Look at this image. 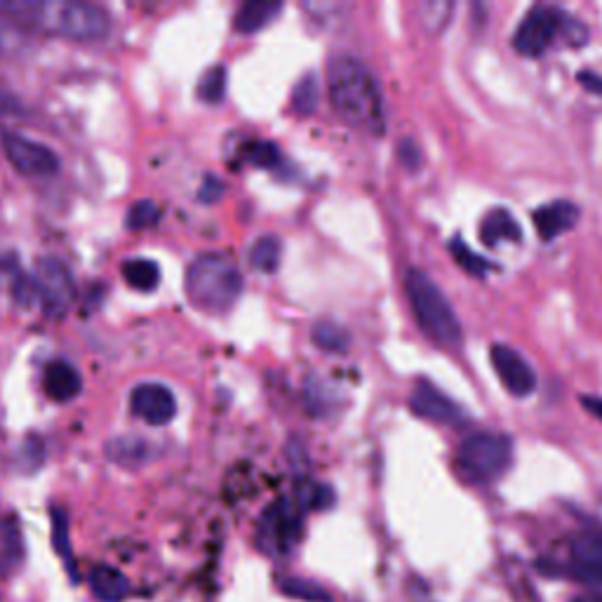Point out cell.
Returning a JSON list of instances; mask_svg holds the SVG:
<instances>
[{
	"instance_id": "6da1fadb",
	"label": "cell",
	"mask_w": 602,
	"mask_h": 602,
	"mask_svg": "<svg viewBox=\"0 0 602 602\" xmlns=\"http://www.w3.org/2000/svg\"><path fill=\"white\" fill-rule=\"evenodd\" d=\"M327 88L334 111L344 123L379 135L384 130V106L372 73L353 57H334L327 64Z\"/></svg>"
},
{
	"instance_id": "7a4b0ae2",
	"label": "cell",
	"mask_w": 602,
	"mask_h": 602,
	"mask_svg": "<svg viewBox=\"0 0 602 602\" xmlns=\"http://www.w3.org/2000/svg\"><path fill=\"white\" fill-rule=\"evenodd\" d=\"M0 15L71 40H102L111 29V19L102 8L76 0H0Z\"/></svg>"
},
{
	"instance_id": "3957f363",
	"label": "cell",
	"mask_w": 602,
	"mask_h": 602,
	"mask_svg": "<svg viewBox=\"0 0 602 602\" xmlns=\"http://www.w3.org/2000/svg\"><path fill=\"white\" fill-rule=\"evenodd\" d=\"M243 292V276L236 264L219 254H205L186 273V294L191 304L210 313H224Z\"/></svg>"
},
{
	"instance_id": "277c9868",
	"label": "cell",
	"mask_w": 602,
	"mask_h": 602,
	"mask_svg": "<svg viewBox=\"0 0 602 602\" xmlns=\"http://www.w3.org/2000/svg\"><path fill=\"white\" fill-rule=\"evenodd\" d=\"M405 292L421 330L438 344L457 346L461 341V325L438 285L424 271L412 269L405 276Z\"/></svg>"
},
{
	"instance_id": "5b68a950",
	"label": "cell",
	"mask_w": 602,
	"mask_h": 602,
	"mask_svg": "<svg viewBox=\"0 0 602 602\" xmlns=\"http://www.w3.org/2000/svg\"><path fill=\"white\" fill-rule=\"evenodd\" d=\"M513 443L499 433H473L459 445V466L476 483H490L511 466Z\"/></svg>"
},
{
	"instance_id": "8992f818",
	"label": "cell",
	"mask_w": 602,
	"mask_h": 602,
	"mask_svg": "<svg viewBox=\"0 0 602 602\" xmlns=\"http://www.w3.org/2000/svg\"><path fill=\"white\" fill-rule=\"evenodd\" d=\"M33 283H36L40 306L50 318L64 316L76 301V283H73L71 271L55 257L38 259Z\"/></svg>"
},
{
	"instance_id": "52a82bcc",
	"label": "cell",
	"mask_w": 602,
	"mask_h": 602,
	"mask_svg": "<svg viewBox=\"0 0 602 602\" xmlns=\"http://www.w3.org/2000/svg\"><path fill=\"white\" fill-rule=\"evenodd\" d=\"M301 534V513L290 499H280L262 515L259 546L269 553L287 551Z\"/></svg>"
},
{
	"instance_id": "ba28073f",
	"label": "cell",
	"mask_w": 602,
	"mask_h": 602,
	"mask_svg": "<svg viewBox=\"0 0 602 602\" xmlns=\"http://www.w3.org/2000/svg\"><path fill=\"white\" fill-rule=\"evenodd\" d=\"M5 156L17 172L29 177H52L59 170V158L45 144L26 139L17 132H5L3 135Z\"/></svg>"
},
{
	"instance_id": "9c48e42d",
	"label": "cell",
	"mask_w": 602,
	"mask_h": 602,
	"mask_svg": "<svg viewBox=\"0 0 602 602\" xmlns=\"http://www.w3.org/2000/svg\"><path fill=\"white\" fill-rule=\"evenodd\" d=\"M560 24H563L560 12H555L551 8L530 10L513 36L515 50L525 57L544 55V52L553 45L555 36H558Z\"/></svg>"
},
{
	"instance_id": "30bf717a",
	"label": "cell",
	"mask_w": 602,
	"mask_h": 602,
	"mask_svg": "<svg viewBox=\"0 0 602 602\" xmlns=\"http://www.w3.org/2000/svg\"><path fill=\"white\" fill-rule=\"evenodd\" d=\"M130 407L149 426H165L175 419L177 400L163 384H139L130 393Z\"/></svg>"
},
{
	"instance_id": "8fae6325",
	"label": "cell",
	"mask_w": 602,
	"mask_h": 602,
	"mask_svg": "<svg viewBox=\"0 0 602 602\" xmlns=\"http://www.w3.org/2000/svg\"><path fill=\"white\" fill-rule=\"evenodd\" d=\"M490 358L494 372H497L501 384L506 386V391L520 398L530 396L534 386H537V374L518 351L508 349V346H492Z\"/></svg>"
},
{
	"instance_id": "7c38bea8",
	"label": "cell",
	"mask_w": 602,
	"mask_h": 602,
	"mask_svg": "<svg viewBox=\"0 0 602 602\" xmlns=\"http://www.w3.org/2000/svg\"><path fill=\"white\" fill-rule=\"evenodd\" d=\"M410 405L421 419L436 421V424L459 426L464 421L461 407L452 398H447L443 391H438L436 386L428 384V381H419L417 389L412 391Z\"/></svg>"
},
{
	"instance_id": "4fadbf2b",
	"label": "cell",
	"mask_w": 602,
	"mask_h": 602,
	"mask_svg": "<svg viewBox=\"0 0 602 602\" xmlns=\"http://www.w3.org/2000/svg\"><path fill=\"white\" fill-rule=\"evenodd\" d=\"M532 222L541 240H553L577 226L579 210L570 200H555V203L539 207V210L532 214Z\"/></svg>"
},
{
	"instance_id": "5bb4252c",
	"label": "cell",
	"mask_w": 602,
	"mask_h": 602,
	"mask_svg": "<svg viewBox=\"0 0 602 602\" xmlns=\"http://www.w3.org/2000/svg\"><path fill=\"white\" fill-rule=\"evenodd\" d=\"M43 389L55 403H69L83 389V381H80L76 367L64 363V360H57V363L48 365V370H45Z\"/></svg>"
},
{
	"instance_id": "9a60e30c",
	"label": "cell",
	"mask_w": 602,
	"mask_h": 602,
	"mask_svg": "<svg viewBox=\"0 0 602 602\" xmlns=\"http://www.w3.org/2000/svg\"><path fill=\"white\" fill-rule=\"evenodd\" d=\"M572 565L581 577L602 584V537L581 534L572 544Z\"/></svg>"
},
{
	"instance_id": "2e32d148",
	"label": "cell",
	"mask_w": 602,
	"mask_h": 602,
	"mask_svg": "<svg viewBox=\"0 0 602 602\" xmlns=\"http://www.w3.org/2000/svg\"><path fill=\"white\" fill-rule=\"evenodd\" d=\"M280 10H283V3H276V0H250L238 10L236 29L240 33L262 31L280 15Z\"/></svg>"
},
{
	"instance_id": "e0dca14e",
	"label": "cell",
	"mask_w": 602,
	"mask_h": 602,
	"mask_svg": "<svg viewBox=\"0 0 602 602\" xmlns=\"http://www.w3.org/2000/svg\"><path fill=\"white\" fill-rule=\"evenodd\" d=\"M90 586L95 598L102 602H120L130 593V581L125 579V574H120L109 565H97L90 572Z\"/></svg>"
},
{
	"instance_id": "ac0fdd59",
	"label": "cell",
	"mask_w": 602,
	"mask_h": 602,
	"mask_svg": "<svg viewBox=\"0 0 602 602\" xmlns=\"http://www.w3.org/2000/svg\"><path fill=\"white\" fill-rule=\"evenodd\" d=\"M480 238H483L485 245H497V243H518L520 240V229L515 224V219L511 217V212L506 210H492L487 217L483 219V226H480Z\"/></svg>"
},
{
	"instance_id": "d6986e66",
	"label": "cell",
	"mask_w": 602,
	"mask_h": 602,
	"mask_svg": "<svg viewBox=\"0 0 602 602\" xmlns=\"http://www.w3.org/2000/svg\"><path fill=\"white\" fill-rule=\"evenodd\" d=\"M125 283L137 292H151L160 283V269L151 259H127L123 264Z\"/></svg>"
},
{
	"instance_id": "ffe728a7",
	"label": "cell",
	"mask_w": 602,
	"mask_h": 602,
	"mask_svg": "<svg viewBox=\"0 0 602 602\" xmlns=\"http://www.w3.org/2000/svg\"><path fill=\"white\" fill-rule=\"evenodd\" d=\"M280 252H283V250H280V240L278 238H273V236L259 238L250 250L252 269H257L262 273H273L280 264Z\"/></svg>"
},
{
	"instance_id": "44dd1931",
	"label": "cell",
	"mask_w": 602,
	"mask_h": 602,
	"mask_svg": "<svg viewBox=\"0 0 602 602\" xmlns=\"http://www.w3.org/2000/svg\"><path fill=\"white\" fill-rule=\"evenodd\" d=\"M318 78L313 73H304L292 92V106L301 116H311L318 106Z\"/></svg>"
},
{
	"instance_id": "7402d4cb",
	"label": "cell",
	"mask_w": 602,
	"mask_h": 602,
	"mask_svg": "<svg viewBox=\"0 0 602 602\" xmlns=\"http://www.w3.org/2000/svg\"><path fill=\"white\" fill-rule=\"evenodd\" d=\"M313 341L327 353H341L349 346V334L341 330L337 323H332V320H323V323L313 327Z\"/></svg>"
},
{
	"instance_id": "603a6c76",
	"label": "cell",
	"mask_w": 602,
	"mask_h": 602,
	"mask_svg": "<svg viewBox=\"0 0 602 602\" xmlns=\"http://www.w3.org/2000/svg\"><path fill=\"white\" fill-rule=\"evenodd\" d=\"M226 95V69L224 66H212L203 73L198 83V97L205 104H219Z\"/></svg>"
},
{
	"instance_id": "cb8c5ba5",
	"label": "cell",
	"mask_w": 602,
	"mask_h": 602,
	"mask_svg": "<svg viewBox=\"0 0 602 602\" xmlns=\"http://www.w3.org/2000/svg\"><path fill=\"white\" fill-rule=\"evenodd\" d=\"M450 252H452L454 262H457L466 273H471V276H485V273L492 269L490 262L480 257V254L473 252L471 247L464 243V240L454 238L450 243Z\"/></svg>"
},
{
	"instance_id": "d4e9b609",
	"label": "cell",
	"mask_w": 602,
	"mask_h": 602,
	"mask_svg": "<svg viewBox=\"0 0 602 602\" xmlns=\"http://www.w3.org/2000/svg\"><path fill=\"white\" fill-rule=\"evenodd\" d=\"M26 45H29L26 33L12 19L0 15V55H22Z\"/></svg>"
},
{
	"instance_id": "484cf974",
	"label": "cell",
	"mask_w": 602,
	"mask_h": 602,
	"mask_svg": "<svg viewBox=\"0 0 602 602\" xmlns=\"http://www.w3.org/2000/svg\"><path fill=\"white\" fill-rule=\"evenodd\" d=\"M454 5L447 3V0H431V3L421 5V24H424L426 31L431 33H440L450 22Z\"/></svg>"
},
{
	"instance_id": "4316f807",
	"label": "cell",
	"mask_w": 602,
	"mask_h": 602,
	"mask_svg": "<svg viewBox=\"0 0 602 602\" xmlns=\"http://www.w3.org/2000/svg\"><path fill=\"white\" fill-rule=\"evenodd\" d=\"M146 452H149V447L144 443H137V440H116V443L109 447V457L123 466L142 464V461L149 457Z\"/></svg>"
},
{
	"instance_id": "83f0119b",
	"label": "cell",
	"mask_w": 602,
	"mask_h": 602,
	"mask_svg": "<svg viewBox=\"0 0 602 602\" xmlns=\"http://www.w3.org/2000/svg\"><path fill=\"white\" fill-rule=\"evenodd\" d=\"M160 217V210L156 203H151V200H139V203H135L130 207V212H127V229L132 231H142V229H149V226H153L158 222Z\"/></svg>"
},
{
	"instance_id": "f1b7e54d",
	"label": "cell",
	"mask_w": 602,
	"mask_h": 602,
	"mask_svg": "<svg viewBox=\"0 0 602 602\" xmlns=\"http://www.w3.org/2000/svg\"><path fill=\"white\" fill-rule=\"evenodd\" d=\"M52 546L62 555L66 563H71V541H69V520L62 508H52Z\"/></svg>"
},
{
	"instance_id": "f546056e",
	"label": "cell",
	"mask_w": 602,
	"mask_h": 602,
	"mask_svg": "<svg viewBox=\"0 0 602 602\" xmlns=\"http://www.w3.org/2000/svg\"><path fill=\"white\" fill-rule=\"evenodd\" d=\"M10 287H12V299H15V304L22 306V309H29L33 301H38L36 283H33V278L24 276V273H15Z\"/></svg>"
},
{
	"instance_id": "4dcf8cb0",
	"label": "cell",
	"mask_w": 602,
	"mask_h": 602,
	"mask_svg": "<svg viewBox=\"0 0 602 602\" xmlns=\"http://www.w3.org/2000/svg\"><path fill=\"white\" fill-rule=\"evenodd\" d=\"M283 591L292 598H301V600H311V602H327V593L323 588H318L316 584H309V581H299V579H290L283 584Z\"/></svg>"
},
{
	"instance_id": "1f68e13d",
	"label": "cell",
	"mask_w": 602,
	"mask_h": 602,
	"mask_svg": "<svg viewBox=\"0 0 602 602\" xmlns=\"http://www.w3.org/2000/svg\"><path fill=\"white\" fill-rule=\"evenodd\" d=\"M245 156L250 163L259 167H273L278 163V149L271 142H254L245 149Z\"/></svg>"
},
{
	"instance_id": "d6a6232c",
	"label": "cell",
	"mask_w": 602,
	"mask_h": 602,
	"mask_svg": "<svg viewBox=\"0 0 602 602\" xmlns=\"http://www.w3.org/2000/svg\"><path fill=\"white\" fill-rule=\"evenodd\" d=\"M222 189H224V186H222V182H219V179L207 177L203 182V189H200V193H198V198L203 200V203H214V200L222 196Z\"/></svg>"
},
{
	"instance_id": "836d02e7",
	"label": "cell",
	"mask_w": 602,
	"mask_h": 602,
	"mask_svg": "<svg viewBox=\"0 0 602 602\" xmlns=\"http://www.w3.org/2000/svg\"><path fill=\"white\" fill-rule=\"evenodd\" d=\"M584 405L595 414V417L602 419V400H598V398H584Z\"/></svg>"
},
{
	"instance_id": "e575fe53",
	"label": "cell",
	"mask_w": 602,
	"mask_h": 602,
	"mask_svg": "<svg viewBox=\"0 0 602 602\" xmlns=\"http://www.w3.org/2000/svg\"><path fill=\"white\" fill-rule=\"evenodd\" d=\"M581 83H586L588 88H600L602 90V80L591 78V73H581Z\"/></svg>"
},
{
	"instance_id": "d590c367",
	"label": "cell",
	"mask_w": 602,
	"mask_h": 602,
	"mask_svg": "<svg viewBox=\"0 0 602 602\" xmlns=\"http://www.w3.org/2000/svg\"><path fill=\"white\" fill-rule=\"evenodd\" d=\"M572 602H602V595H595V593H584V595H579V598H574Z\"/></svg>"
},
{
	"instance_id": "8d00e7d4",
	"label": "cell",
	"mask_w": 602,
	"mask_h": 602,
	"mask_svg": "<svg viewBox=\"0 0 602 602\" xmlns=\"http://www.w3.org/2000/svg\"><path fill=\"white\" fill-rule=\"evenodd\" d=\"M598 515H600V523H602V499H600V504H598Z\"/></svg>"
}]
</instances>
